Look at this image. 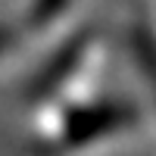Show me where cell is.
Masks as SVG:
<instances>
[{
    "label": "cell",
    "mask_w": 156,
    "mask_h": 156,
    "mask_svg": "<svg viewBox=\"0 0 156 156\" xmlns=\"http://www.w3.org/2000/svg\"><path fill=\"white\" fill-rule=\"evenodd\" d=\"M131 122V109L125 103H97V106H72L59 125V144L84 147L109 131H119Z\"/></svg>",
    "instance_id": "obj_1"
},
{
    "label": "cell",
    "mask_w": 156,
    "mask_h": 156,
    "mask_svg": "<svg viewBox=\"0 0 156 156\" xmlns=\"http://www.w3.org/2000/svg\"><path fill=\"white\" fill-rule=\"evenodd\" d=\"M69 6V0H34L31 6V16H28V25L31 28H47L62 9Z\"/></svg>",
    "instance_id": "obj_2"
},
{
    "label": "cell",
    "mask_w": 156,
    "mask_h": 156,
    "mask_svg": "<svg viewBox=\"0 0 156 156\" xmlns=\"http://www.w3.org/2000/svg\"><path fill=\"white\" fill-rule=\"evenodd\" d=\"M12 44H16V34H12V28H3V25H0V56H3Z\"/></svg>",
    "instance_id": "obj_3"
}]
</instances>
